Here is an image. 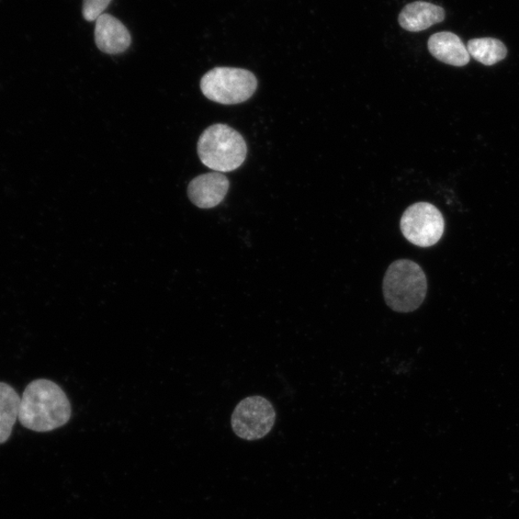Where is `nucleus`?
<instances>
[{"instance_id":"f8f14e48","label":"nucleus","mask_w":519,"mask_h":519,"mask_svg":"<svg viewBox=\"0 0 519 519\" xmlns=\"http://www.w3.org/2000/svg\"><path fill=\"white\" fill-rule=\"evenodd\" d=\"M467 49L473 59L484 66H493L504 60L507 54L505 44L494 38L472 39Z\"/></svg>"},{"instance_id":"f03ea898","label":"nucleus","mask_w":519,"mask_h":519,"mask_svg":"<svg viewBox=\"0 0 519 519\" xmlns=\"http://www.w3.org/2000/svg\"><path fill=\"white\" fill-rule=\"evenodd\" d=\"M383 293L387 306L394 312L410 313L419 309L427 293L423 269L411 260H398L387 269Z\"/></svg>"},{"instance_id":"ddd939ff","label":"nucleus","mask_w":519,"mask_h":519,"mask_svg":"<svg viewBox=\"0 0 519 519\" xmlns=\"http://www.w3.org/2000/svg\"><path fill=\"white\" fill-rule=\"evenodd\" d=\"M112 0H84L82 14L87 21H95L109 6Z\"/></svg>"},{"instance_id":"0eeeda50","label":"nucleus","mask_w":519,"mask_h":519,"mask_svg":"<svg viewBox=\"0 0 519 519\" xmlns=\"http://www.w3.org/2000/svg\"><path fill=\"white\" fill-rule=\"evenodd\" d=\"M229 180L221 173H209L191 180L188 196L201 209H211L221 205L229 190Z\"/></svg>"},{"instance_id":"39448f33","label":"nucleus","mask_w":519,"mask_h":519,"mask_svg":"<svg viewBox=\"0 0 519 519\" xmlns=\"http://www.w3.org/2000/svg\"><path fill=\"white\" fill-rule=\"evenodd\" d=\"M400 229L406 240L420 247H430L442 239L445 220L439 210L427 202H419L403 213Z\"/></svg>"},{"instance_id":"9d476101","label":"nucleus","mask_w":519,"mask_h":519,"mask_svg":"<svg viewBox=\"0 0 519 519\" xmlns=\"http://www.w3.org/2000/svg\"><path fill=\"white\" fill-rule=\"evenodd\" d=\"M445 11L443 7L424 2L406 5L399 17L400 27L410 32H421L443 22Z\"/></svg>"},{"instance_id":"423d86ee","label":"nucleus","mask_w":519,"mask_h":519,"mask_svg":"<svg viewBox=\"0 0 519 519\" xmlns=\"http://www.w3.org/2000/svg\"><path fill=\"white\" fill-rule=\"evenodd\" d=\"M276 413L272 403L263 397H250L235 408L231 425L234 433L245 441H257L273 430Z\"/></svg>"},{"instance_id":"20e7f679","label":"nucleus","mask_w":519,"mask_h":519,"mask_svg":"<svg viewBox=\"0 0 519 519\" xmlns=\"http://www.w3.org/2000/svg\"><path fill=\"white\" fill-rule=\"evenodd\" d=\"M257 87V78L252 72L236 67H214L200 81L203 95L223 105L244 103L255 94Z\"/></svg>"},{"instance_id":"7ed1b4c3","label":"nucleus","mask_w":519,"mask_h":519,"mask_svg":"<svg viewBox=\"0 0 519 519\" xmlns=\"http://www.w3.org/2000/svg\"><path fill=\"white\" fill-rule=\"evenodd\" d=\"M198 153L203 165L217 173H230L239 168L247 155L242 135L227 124H213L202 133Z\"/></svg>"},{"instance_id":"6e6552de","label":"nucleus","mask_w":519,"mask_h":519,"mask_svg":"<svg viewBox=\"0 0 519 519\" xmlns=\"http://www.w3.org/2000/svg\"><path fill=\"white\" fill-rule=\"evenodd\" d=\"M95 40L99 50L107 54H120L130 47V33L122 22L109 14L96 20Z\"/></svg>"},{"instance_id":"9b49d317","label":"nucleus","mask_w":519,"mask_h":519,"mask_svg":"<svg viewBox=\"0 0 519 519\" xmlns=\"http://www.w3.org/2000/svg\"><path fill=\"white\" fill-rule=\"evenodd\" d=\"M20 398L9 383L0 382V445L6 443L12 435L19 420Z\"/></svg>"},{"instance_id":"f257e3e1","label":"nucleus","mask_w":519,"mask_h":519,"mask_svg":"<svg viewBox=\"0 0 519 519\" xmlns=\"http://www.w3.org/2000/svg\"><path fill=\"white\" fill-rule=\"evenodd\" d=\"M72 405L58 383L37 379L28 383L20 398L19 421L34 432L47 433L70 422Z\"/></svg>"},{"instance_id":"1a4fd4ad","label":"nucleus","mask_w":519,"mask_h":519,"mask_svg":"<svg viewBox=\"0 0 519 519\" xmlns=\"http://www.w3.org/2000/svg\"><path fill=\"white\" fill-rule=\"evenodd\" d=\"M428 50L437 60L450 66H464L470 61L465 43L454 33L434 34L428 40Z\"/></svg>"}]
</instances>
